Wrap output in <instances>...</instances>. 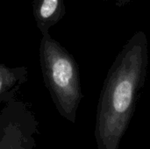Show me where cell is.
Instances as JSON below:
<instances>
[{"label":"cell","instance_id":"1","mask_svg":"<svg viewBox=\"0 0 150 149\" xmlns=\"http://www.w3.org/2000/svg\"><path fill=\"white\" fill-rule=\"evenodd\" d=\"M146 33L137 31L123 46L105 79L97 107L98 149H119L142 88L149 66Z\"/></svg>","mask_w":150,"mask_h":149},{"label":"cell","instance_id":"2","mask_svg":"<svg viewBox=\"0 0 150 149\" xmlns=\"http://www.w3.org/2000/svg\"><path fill=\"white\" fill-rule=\"evenodd\" d=\"M39 56L43 81L57 112L62 118L75 124L83 97L76 59L49 33L42 35Z\"/></svg>","mask_w":150,"mask_h":149},{"label":"cell","instance_id":"3","mask_svg":"<svg viewBox=\"0 0 150 149\" xmlns=\"http://www.w3.org/2000/svg\"><path fill=\"white\" fill-rule=\"evenodd\" d=\"M39 121L30 106L16 98L0 112V149H34Z\"/></svg>","mask_w":150,"mask_h":149},{"label":"cell","instance_id":"4","mask_svg":"<svg viewBox=\"0 0 150 149\" xmlns=\"http://www.w3.org/2000/svg\"><path fill=\"white\" fill-rule=\"evenodd\" d=\"M32 4L35 23L42 35L48 34L66 14L64 0H32Z\"/></svg>","mask_w":150,"mask_h":149},{"label":"cell","instance_id":"5","mask_svg":"<svg viewBox=\"0 0 150 149\" xmlns=\"http://www.w3.org/2000/svg\"><path fill=\"white\" fill-rule=\"evenodd\" d=\"M29 69L25 66L10 68L0 62V104L16 98L21 87L27 82Z\"/></svg>","mask_w":150,"mask_h":149},{"label":"cell","instance_id":"6","mask_svg":"<svg viewBox=\"0 0 150 149\" xmlns=\"http://www.w3.org/2000/svg\"><path fill=\"white\" fill-rule=\"evenodd\" d=\"M105 1H113L114 4L118 6V7H123L125 5H127L129 3H132L135 0H105Z\"/></svg>","mask_w":150,"mask_h":149}]
</instances>
